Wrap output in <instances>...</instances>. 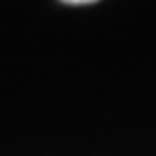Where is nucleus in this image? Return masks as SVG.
<instances>
[{
  "label": "nucleus",
  "mask_w": 156,
  "mask_h": 156,
  "mask_svg": "<svg viewBox=\"0 0 156 156\" xmlns=\"http://www.w3.org/2000/svg\"><path fill=\"white\" fill-rule=\"evenodd\" d=\"M63 5H91V2H98V0H61Z\"/></svg>",
  "instance_id": "1"
}]
</instances>
